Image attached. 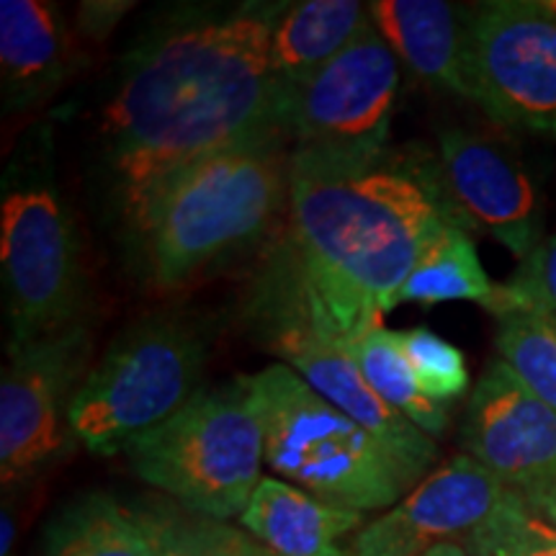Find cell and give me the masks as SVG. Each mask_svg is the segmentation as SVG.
Segmentation results:
<instances>
[{
  "mask_svg": "<svg viewBox=\"0 0 556 556\" xmlns=\"http://www.w3.org/2000/svg\"><path fill=\"white\" fill-rule=\"evenodd\" d=\"M135 475L186 510L214 520L245 513L263 479L266 441L245 377L204 389L124 451Z\"/></svg>",
  "mask_w": 556,
  "mask_h": 556,
  "instance_id": "8992f818",
  "label": "cell"
},
{
  "mask_svg": "<svg viewBox=\"0 0 556 556\" xmlns=\"http://www.w3.org/2000/svg\"><path fill=\"white\" fill-rule=\"evenodd\" d=\"M268 348L281 364L294 368L319 397L358 422L405 469L413 486L430 475L438 462L435 438L422 433L405 415L392 409L368 387L356 361L343 345L302 328H274L266 332Z\"/></svg>",
  "mask_w": 556,
  "mask_h": 556,
  "instance_id": "5bb4252c",
  "label": "cell"
},
{
  "mask_svg": "<svg viewBox=\"0 0 556 556\" xmlns=\"http://www.w3.org/2000/svg\"><path fill=\"white\" fill-rule=\"evenodd\" d=\"M400 83V58L371 21L315 78L281 96L291 163L356 168L384 157Z\"/></svg>",
  "mask_w": 556,
  "mask_h": 556,
  "instance_id": "ba28073f",
  "label": "cell"
},
{
  "mask_svg": "<svg viewBox=\"0 0 556 556\" xmlns=\"http://www.w3.org/2000/svg\"><path fill=\"white\" fill-rule=\"evenodd\" d=\"M422 556H469V554L464 552L462 544H443V546L430 548V552L422 554Z\"/></svg>",
  "mask_w": 556,
  "mask_h": 556,
  "instance_id": "f1b7e54d",
  "label": "cell"
},
{
  "mask_svg": "<svg viewBox=\"0 0 556 556\" xmlns=\"http://www.w3.org/2000/svg\"><path fill=\"white\" fill-rule=\"evenodd\" d=\"M443 186L469 229L490 235L518 261L541 240L539 191L526 165L497 139L469 129L438 135Z\"/></svg>",
  "mask_w": 556,
  "mask_h": 556,
  "instance_id": "4fadbf2b",
  "label": "cell"
},
{
  "mask_svg": "<svg viewBox=\"0 0 556 556\" xmlns=\"http://www.w3.org/2000/svg\"><path fill=\"white\" fill-rule=\"evenodd\" d=\"M554 5H556V3H554Z\"/></svg>",
  "mask_w": 556,
  "mask_h": 556,
  "instance_id": "f546056e",
  "label": "cell"
},
{
  "mask_svg": "<svg viewBox=\"0 0 556 556\" xmlns=\"http://www.w3.org/2000/svg\"><path fill=\"white\" fill-rule=\"evenodd\" d=\"M266 441V467L343 510H389L415 490L368 430L319 397L287 364L245 377Z\"/></svg>",
  "mask_w": 556,
  "mask_h": 556,
  "instance_id": "277c9868",
  "label": "cell"
},
{
  "mask_svg": "<svg viewBox=\"0 0 556 556\" xmlns=\"http://www.w3.org/2000/svg\"><path fill=\"white\" fill-rule=\"evenodd\" d=\"M495 319L500 358L556 413V317L544 312L510 309Z\"/></svg>",
  "mask_w": 556,
  "mask_h": 556,
  "instance_id": "603a6c76",
  "label": "cell"
},
{
  "mask_svg": "<svg viewBox=\"0 0 556 556\" xmlns=\"http://www.w3.org/2000/svg\"><path fill=\"white\" fill-rule=\"evenodd\" d=\"M469 101L510 129L556 137V5L495 0L471 9Z\"/></svg>",
  "mask_w": 556,
  "mask_h": 556,
  "instance_id": "9c48e42d",
  "label": "cell"
},
{
  "mask_svg": "<svg viewBox=\"0 0 556 556\" xmlns=\"http://www.w3.org/2000/svg\"><path fill=\"white\" fill-rule=\"evenodd\" d=\"M495 299L497 283L486 276L471 232L467 227H448L392 296V309L402 304L433 307L443 302H475L490 312Z\"/></svg>",
  "mask_w": 556,
  "mask_h": 556,
  "instance_id": "ffe728a7",
  "label": "cell"
},
{
  "mask_svg": "<svg viewBox=\"0 0 556 556\" xmlns=\"http://www.w3.org/2000/svg\"><path fill=\"white\" fill-rule=\"evenodd\" d=\"M462 454L477 458L533 516L556 528V413L500 356L469 394Z\"/></svg>",
  "mask_w": 556,
  "mask_h": 556,
  "instance_id": "8fae6325",
  "label": "cell"
},
{
  "mask_svg": "<svg viewBox=\"0 0 556 556\" xmlns=\"http://www.w3.org/2000/svg\"><path fill=\"white\" fill-rule=\"evenodd\" d=\"M469 556H556V528L507 492L503 505L467 541Z\"/></svg>",
  "mask_w": 556,
  "mask_h": 556,
  "instance_id": "d4e9b609",
  "label": "cell"
},
{
  "mask_svg": "<svg viewBox=\"0 0 556 556\" xmlns=\"http://www.w3.org/2000/svg\"><path fill=\"white\" fill-rule=\"evenodd\" d=\"M0 268L9 348L37 343L86 323L80 240L47 152H24L5 173Z\"/></svg>",
  "mask_w": 556,
  "mask_h": 556,
  "instance_id": "52a82bcc",
  "label": "cell"
},
{
  "mask_svg": "<svg viewBox=\"0 0 556 556\" xmlns=\"http://www.w3.org/2000/svg\"><path fill=\"white\" fill-rule=\"evenodd\" d=\"M73 31L47 0L0 3V83L5 114L50 101L75 73Z\"/></svg>",
  "mask_w": 556,
  "mask_h": 556,
  "instance_id": "9a60e30c",
  "label": "cell"
},
{
  "mask_svg": "<svg viewBox=\"0 0 556 556\" xmlns=\"http://www.w3.org/2000/svg\"><path fill=\"white\" fill-rule=\"evenodd\" d=\"M510 309L544 312L556 317V232L539 242L505 283H497V299L490 315Z\"/></svg>",
  "mask_w": 556,
  "mask_h": 556,
  "instance_id": "484cf974",
  "label": "cell"
},
{
  "mask_svg": "<svg viewBox=\"0 0 556 556\" xmlns=\"http://www.w3.org/2000/svg\"><path fill=\"white\" fill-rule=\"evenodd\" d=\"M507 490L467 454L451 456L348 544L351 556H422L462 544L503 505Z\"/></svg>",
  "mask_w": 556,
  "mask_h": 556,
  "instance_id": "7c38bea8",
  "label": "cell"
},
{
  "mask_svg": "<svg viewBox=\"0 0 556 556\" xmlns=\"http://www.w3.org/2000/svg\"><path fill=\"white\" fill-rule=\"evenodd\" d=\"M368 13L417 78L443 93L469 99L471 9L443 0H374Z\"/></svg>",
  "mask_w": 556,
  "mask_h": 556,
  "instance_id": "2e32d148",
  "label": "cell"
},
{
  "mask_svg": "<svg viewBox=\"0 0 556 556\" xmlns=\"http://www.w3.org/2000/svg\"><path fill=\"white\" fill-rule=\"evenodd\" d=\"M287 131L199 160L160 189L129 229L137 266L155 289H178L258 242L289 206Z\"/></svg>",
  "mask_w": 556,
  "mask_h": 556,
  "instance_id": "3957f363",
  "label": "cell"
},
{
  "mask_svg": "<svg viewBox=\"0 0 556 556\" xmlns=\"http://www.w3.org/2000/svg\"><path fill=\"white\" fill-rule=\"evenodd\" d=\"M343 348L358 364L368 387L389 407L405 415L413 426L420 428L430 438H441L446 433L451 422V407L428 400L422 389L417 387L413 368H409L407 358L400 351L397 330H387L384 325H379V328L368 330L366 336H361Z\"/></svg>",
  "mask_w": 556,
  "mask_h": 556,
  "instance_id": "44dd1931",
  "label": "cell"
},
{
  "mask_svg": "<svg viewBox=\"0 0 556 556\" xmlns=\"http://www.w3.org/2000/svg\"><path fill=\"white\" fill-rule=\"evenodd\" d=\"M206 356L208 340L189 317L160 312L131 323L75 392L73 438L99 456L124 454L204 392Z\"/></svg>",
  "mask_w": 556,
  "mask_h": 556,
  "instance_id": "5b68a950",
  "label": "cell"
},
{
  "mask_svg": "<svg viewBox=\"0 0 556 556\" xmlns=\"http://www.w3.org/2000/svg\"><path fill=\"white\" fill-rule=\"evenodd\" d=\"M287 5L176 13L124 58L101 114V163L127 232L180 170L283 131L270 37Z\"/></svg>",
  "mask_w": 556,
  "mask_h": 556,
  "instance_id": "6da1fadb",
  "label": "cell"
},
{
  "mask_svg": "<svg viewBox=\"0 0 556 556\" xmlns=\"http://www.w3.org/2000/svg\"><path fill=\"white\" fill-rule=\"evenodd\" d=\"M131 3H122V0H93V3H83L78 11V29L86 34L88 39L103 41L116 24L127 16Z\"/></svg>",
  "mask_w": 556,
  "mask_h": 556,
  "instance_id": "4316f807",
  "label": "cell"
},
{
  "mask_svg": "<svg viewBox=\"0 0 556 556\" xmlns=\"http://www.w3.org/2000/svg\"><path fill=\"white\" fill-rule=\"evenodd\" d=\"M240 526L274 556H351L340 544L364 528V513L332 507L296 484L263 477Z\"/></svg>",
  "mask_w": 556,
  "mask_h": 556,
  "instance_id": "e0dca14e",
  "label": "cell"
},
{
  "mask_svg": "<svg viewBox=\"0 0 556 556\" xmlns=\"http://www.w3.org/2000/svg\"><path fill=\"white\" fill-rule=\"evenodd\" d=\"M289 225L263 289L268 330L302 328L353 343L379 328L392 296L448 227H467L438 157L356 168L291 163Z\"/></svg>",
  "mask_w": 556,
  "mask_h": 556,
  "instance_id": "7a4b0ae2",
  "label": "cell"
},
{
  "mask_svg": "<svg viewBox=\"0 0 556 556\" xmlns=\"http://www.w3.org/2000/svg\"><path fill=\"white\" fill-rule=\"evenodd\" d=\"M137 513L160 556H274L245 528L199 516L178 503H152Z\"/></svg>",
  "mask_w": 556,
  "mask_h": 556,
  "instance_id": "7402d4cb",
  "label": "cell"
},
{
  "mask_svg": "<svg viewBox=\"0 0 556 556\" xmlns=\"http://www.w3.org/2000/svg\"><path fill=\"white\" fill-rule=\"evenodd\" d=\"M371 24L358 0L289 3L270 37V73L281 96L304 86Z\"/></svg>",
  "mask_w": 556,
  "mask_h": 556,
  "instance_id": "ac0fdd59",
  "label": "cell"
},
{
  "mask_svg": "<svg viewBox=\"0 0 556 556\" xmlns=\"http://www.w3.org/2000/svg\"><path fill=\"white\" fill-rule=\"evenodd\" d=\"M397 343L428 400L454 407L469 392L467 358L446 338L428 328H413L397 332Z\"/></svg>",
  "mask_w": 556,
  "mask_h": 556,
  "instance_id": "cb8c5ba5",
  "label": "cell"
},
{
  "mask_svg": "<svg viewBox=\"0 0 556 556\" xmlns=\"http://www.w3.org/2000/svg\"><path fill=\"white\" fill-rule=\"evenodd\" d=\"M16 518H13L11 505H3V513H0V556H11L13 546H16Z\"/></svg>",
  "mask_w": 556,
  "mask_h": 556,
  "instance_id": "83f0119b",
  "label": "cell"
},
{
  "mask_svg": "<svg viewBox=\"0 0 556 556\" xmlns=\"http://www.w3.org/2000/svg\"><path fill=\"white\" fill-rule=\"evenodd\" d=\"M41 556H160L135 507L90 492L62 507L45 533Z\"/></svg>",
  "mask_w": 556,
  "mask_h": 556,
  "instance_id": "d6986e66",
  "label": "cell"
},
{
  "mask_svg": "<svg viewBox=\"0 0 556 556\" xmlns=\"http://www.w3.org/2000/svg\"><path fill=\"white\" fill-rule=\"evenodd\" d=\"M90 356L88 325L9 348L0 377V479L26 482L67 448L70 407Z\"/></svg>",
  "mask_w": 556,
  "mask_h": 556,
  "instance_id": "30bf717a",
  "label": "cell"
}]
</instances>
